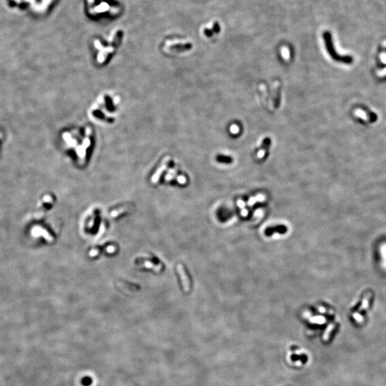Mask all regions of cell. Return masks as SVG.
I'll list each match as a JSON object with an SVG mask.
<instances>
[{
  "mask_svg": "<svg viewBox=\"0 0 386 386\" xmlns=\"http://www.w3.org/2000/svg\"><path fill=\"white\" fill-rule=\"evenodd\" d=\"M323 39H324L325 47H326L327 52H328L330 56V57L333 58L335 61L342 62V63H345V64L352 63V61H353V59H352V57H351V56H341V55H340L338 53L336 52V51H335V47H334L333 37H332V34L330 32H328V31H325V32L323 33Z\"/></svg>",
  "mask_w": 386,
  "mask_h": 386,
  "instance_id": "6da1fadb",
  "label": "cell"
},
{
  "mask_svg": "<svg viewBox=\"0 0 386 386\" xmlns=\"http://www.w3.org/2000/svg\"><path fill=\"white\" fill-rule=\"evenodd\" d=\"M177 271H178L181 280H182L184 290L185 292H189V290H190V282H189V280L188 279V277H187L186 274L184 267L182 265H178L177 267Z\"/></svg>",
  "mask_w": 386,
  "mask_h": 386,
  "instance_id": "7a4b0ae2",
  "label": "cell"
},
{
  "mask_svg": "<svg viewBox=\"0 0 386 386\" xmlns=\"http://www.w3.org/2000/svg\"><path fill=\"white\" fill-rule=\"evenodd\" d=\"M170 161V158L169 157H167L164 158V160L162 161L161 165L160 166V168H158V169L156 171L155 173L153 175V176L152 177L151 181L152 183H157L159 180L160 176H161L162 172H164V170H166L167 168H168L169 165V162Z\"/></svg>",
  "mask_w": 386,
  "mask_h": 386,
  "instance_id": "3957f363",
  "label": "cell"
},
{
  "mask_svg": "<svg viewBox=\"0 0 386 386\" xmlns=\"http://www.w3.org/2000/svg\"><path fill=\"white\" fill-rule=\"evenodd\" d=\"M265 200H266L265 196L260 194V195H256L255 197H252L250 198V199L248 200L247 204L250 207H252V205H254V204L256 202H263Z\"/></svg>",
  "mask_w": 386,
  "mask_h": 386,
  "instance_id": "277c9868",
  "label": "cell"
},
{
  "mask_svg": "<svg viewBox=\"0 0 386 386\" xmlns=\"http://www.w3.org/2000/svg\"><path fill=\"white\" fill-rule=\"evenodd\" d=\"M216 160L217 161L220 162V163H225V164H230L233 162V159L232 158V157L230 156H227V155H222V154H219L216 157Z\"/></svg>",
  "mask_w": 386,
  "mask_h": 386,
  "instance_id": "5b68a950",
  "label": "cell"
},
{
  "mask_svg": "<svg viewBox=\"0 0 386 386\" xmlns=\"http://www.w3.org/2000/svg\"><path fill=\"white\" fill-rule=\"evenodd\" d=\"M264 217V211L262 209H258L256 210L254 213V222L252 223V225H256L260 222V220Z\"/></svg>",
  "mask_w": 386,
  "mask_h": 386,
  "instance_id": "8992f818",
  "label": "cell"
},
{
  "mask_svg": "<svg viewBox=\"0 0 386 386\" xmlns=\"http://www.w3.org/2000/svg\"><path fill=\"white\" fill-rule=\"evenodd\" d=\"M130 207H130V205L124 206V207H121V208H120V209H118V210H114V211H112L110 215H111L112 218H116V217H117L118 215H120V214L123 213V212H125L128 211V210H130Z\"/></svg>",
  "mask_w": 386,
  "mask_h": 386,
  "instance_id": "52a82bcc",
  "label": "cell"
},
{
  "mask_svg": "<svg viewBox=\"0 0 386 386\" xmlns=\"http://www.w3.org/2000/svg\"><path fill=\"white\" fill-rule=\"evenodd\" d=\"M144 265H145L147 268L152 269V270L157 271V272H159V271L161 270V269H162L161 265H154L152 262L150 261H145V262H144Z\"/></svg>",
  "mask_w": 386,
  "mask_h": 386,
  "instance_id": "ba28073f",
  "label": "cell"
},
{
  "mask_svg": "<svg viewBox=\"0 0 386 386\" xmlns=\"http://www.w3.org/2000/svg\"><path fill=\"white\" fill-rule=\"evenodd\" d=\"M271 145V139L269 137H266L262 140V147L264 150H268L270 147Z\"/></svg>",
  "mask_w": 386,
  "mask_h": 386,
  "instance_id": "9c48e42d",
  "label": "cell"
},
{
  "mask_svg": "<svg viewBox=\"0 0 386 386\" xmlns=\"http://www.w3.org/2000/svg\"><path fill=\"white\" fill-rule=\"evenodd\" d=\"M310 322H312V323H318V324H323L325 321V319L323 318V317L318 316V317H316V318H310Z\"/></svg>",
  "mask_w": 386,
  "mask_h": 386,
  "instance_id": "30bf717a",
  "label": "cell"
},
{
  "mask_svg": "<svg viewBox=\"0 0 386 386\" xmlns=\"http://www.w3.org/2000/svg\"><path fill=\"white\" fill-rule=\"evenodd\" d=\"M212 30V33H213V34H214V33H219V32H220V24H219V23H218V22L215 23L214 25H213V27H212V30Z\"/></svg>",
  "mask_w": 386,
  "mask_h": 386,
  "instance_id": "8fae6325",
  "label": "cell"
},
{
  "mask_svg": "<svg viewBox=\"0 0 386 386\" xmlns=\"http://www.w3.org/2000/svg\"><path fill=\"white\" fill-rule=\"evenodd\" d=\"M116 250H117V247L114 245H110L106 248V252H107V253H113V252H115Z\"/></svg>",
  "mask_w": 386,
  "mask_h": 386,
  "instance_id": "7c38bea8",
  "label": "cell"
},
{
  "mask_svg": "<svg viewBox=\"0 0 386 386\" xmlns=\"http://www.w3.org/2000/svg\"><path fill=\"white\" fill-rule=\"evenodd\" d=\"M177 181H178V182L179 183V184L183 185L186 183L187 179L184 176H179V177H177Z\"/></svg>",
  "mask_w": 386,
  "mask_h": 386,
  "instance_id": "4fadbf2b",
  "label": "cell"
},
{
  "mask_svg": "<svg viewBox=\"0 0 386 386\" xmlns=\"http://www.w3.org/2000/svg\"><path fill=\"white\" fill-rule=\"evenodd\" d=\"M237 205H238V207L240 208L241 210H243V209H245V202L243 201V200H237Z\"/></svg>",
  "mask_w": 386,
  "mask_h": 386,
  "instance_id": "5bb4252c",
  "label": "cell"
},
{
  "mask_svg": "<svg viewBox=\"0 0 386 386\" xmlns=\"http://www.w3.org/2000/svg\"><path fill=\"white\" fill-rule=\"evenodd\" d=\"M99 252V251L98 250L94 249V250H91V251L89 252V256H90V257H95V256L98 255Z\"/></svg>",
  "mask_w": 386,
  "mask_h": 386,
  "instance_id": "9a60e30c",
  "label": "cell"
},
{
  "mask_svg": "<svg viewBox=\"0 0 386 386\" xmlns=\"http://www.w3.org/2000/svg\"><path fill=\"white\" fill-rule=\"evenodd\" d=\"M230 131L233 133H235H235H237V132H239L238 127L236 126V125H233V126H232L231 128H230Z\"/></svg>",
  "mask_w": 386,
  "mask_h": 386,
  "instance_id": "2e32d148",
  "label": "cell"
},
{
  "mask_svg": "<svg viewBox=\"0 0 386 386\" xmlns=\"http://www.w3.org/2000/svg\"><path fill=\"white\" fill-rule=\"evenodd\" d=\"M241 215L243 217H247L248 215V211L245 208V209L241 210Z\"/></svg>",
  "mask_w": 386,
  "mask_h": 386,
  "instance_id": "e0dca14e",
  "label": "cell"
},
{
  "mask_svg": "<svg viewBox=\"0 0 386 386\" xmlns=\"http://www.w3.org/2000/svg\"><path fill=\"white\" fill-rule=\"evenodd\" d=\"M264 154H265V151H264V150H263V151H262V150H261V151H260V152H259V153H258V157H262V156L264 155Z\"/></svg>",
  "mask_w": 386,
  "mask_h": 386,
  "instance_id": "ac0fdd59",
  "label": "cell"
}]
</instances>
